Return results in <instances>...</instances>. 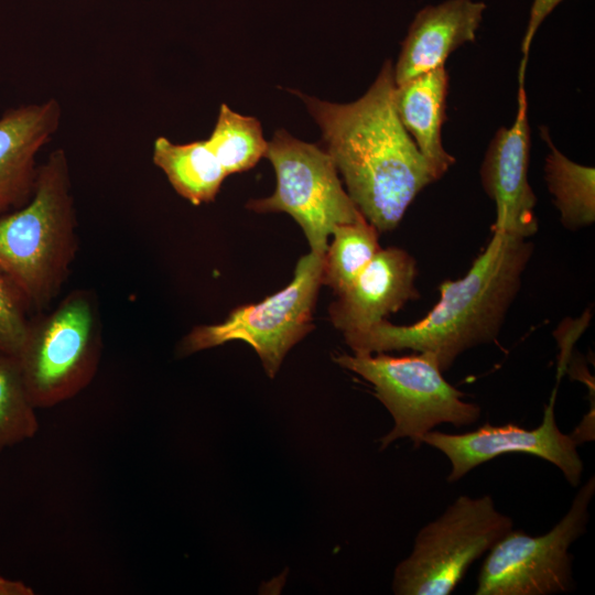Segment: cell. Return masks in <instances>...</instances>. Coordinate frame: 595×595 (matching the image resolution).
I'll list each match as a JSON object with an SVG mask.
<instances>
[{
  "instance_id": "obj_1",
  "label": "cell",
  "mask_w": 595,
  "mask_h": 595,
  "mask_svg": "<svg viewBox=\"0 0 595 595\" xmlns=\"http://www.w3.org/2000/svg\"><path fill=\"white\" fill-rule=\"evenodd\" d=\"M394 91L388 60L368 90L353 102L296 93L318 125L346 192L379 232L394 229L416 195L437 181L399 119Z\"/></svg>"
},
{
  "instance_id": "obj_2",
  "label": "cell",
  "mask_w": 595,
  "mask_h": 595,
  "mask_svg": "<svg viewBox=\"0 0 595 595\" xmlns=\"http://www.w3.org/2000/svg\"><path fill=\"white\" fill-rule=\"evenodd\" d=\"M532 252L528 238L493 230L467 273L440 284V300L423 318L410 325L382 320L343 334L345 343L355 354L430 351L444 372L465 350L497 339Z\"/></svg>"
},
{
  "instance_id": "obj_3",
  "label": "cell",
  "mask_w": 595,
  "mask_h": 595,
  "mask_svg": "<svg viewBox=\"0 0 595 595\" xmlns=\"http://www.w3.org/2000/svg\"><path fill=\"white\" fill-rule=\"evenodd\" d=\"M69 164L60 148L39 165L32 198L0 216V273L29 309L43 311L67 281L78 250Z\"/></svg>"
},
{
  "instance_id": "obj_4",
  "label": "cell",
  "mask_w": 595,
  "mask_h": 595,
  "mask_svg": "<svg viewBox=\"0 0 595 595\" xmlns=\"http://www.w3.org/2000/svg\"><path fill=\"white\" fill-rule=\"evenodd\" d=\"M102 355V326L95 293L75 289L47 313L29 320L17 358L33 407L68 401L94 380Z\"/></svg>"
},
{
  "instance_id": "obj_5",
  "label": "cell",
  "mask_w": 595,
  "mask_h": 595,
  "mask_svg": "<svg viewBox=\"0 0 595 595\" xmlns=\"http://www.w3.org/2000/svg\"><path fill=\"white\" fill-rule=\"evenodd\" d=\"M333 360L371 383L376 398L390 412L393 428L379 440L381 451L402 437L419 447L422 436L435 426L450 423L461 428L480 416V408L464 401L465 394L445 380L433 353L399 357L353 353L336 355Z\"/></svg>"
},
{
  "instance_id": "obj_6",
  "label": "cell",
  "mask_w": 595,
  "mask_h": 595,
  "mask_svg": "<svg viewBox=\"0 0 595 595\" xmlns=\"http://www.w3.org/2000/svg\"><path fill=\"white\" fill-rule=\"evenodd\" d=\"M512 529L489 495H461L416 533L411 553L394 569L393 593L451 594L474 561Z\"/></svg>"
},
{
  "instance_id": "obj_7",
  "label": "cell",
  "mask_w": 595,
  "mask_h": 595,
  "mask_svg": "<svg viewBox=\"0 0 595 595\" xmlns=\"http://www.w3.org/2000/svg\"><path fill=\"white\" fill-rule=\"evenodd\" d=\"M323 257L310 251L299 259L291 282L282 290L258 303L235 307L220 323L193 327L180 342L177 355L241 340L257 353L267 376L274 378L290 349L315 328Z\"/></svg>"
},
{
  "instance_id": "obj_8",
  "label": "cell",
  "mask_w": 595,
  "mask_h": 595,
  "mask_svg": "<svg viewBox=\"0 0 595 595\" xmlns=\"http://www.w3.org/2000/svg\"><path fill=\"white\" fill-rule=\"evenodd\" d=\"M272 164L277 186L271 196L250 199L255 213H286L302 228L310 249L324 255L335 226L363 218L343 186L327 151L279 129L268 142L266 156Z\"/></svg>"
},
{
  "instance_id": "obj_9",
  "label": "cell",
  "mask_w": 595,
  "mask_h": 595,
  "mask_svg": "<svg viewBox=\"0 0 595 595\" xmlns=\"http://www.w3.org/2000/svg\"><path fill=\"white\" fill-rule=\"evenodd\" d=\"M595 493L591 477L578 489L564 517L547 533L511 530L489 551L477 578L476 595H552L574 589L570 547L589 519Z\"/></svg>"
},
{
  "instance_id": "obj_10",
  "label": "cell",
  "mask_w": 595,
  "mask_h": 595,
  "mask_svg": "<svg viewBox=\"0 0 595 595\" xmlns=\"http://www.w3.org/2000/svg\"><path fill=\"white\" fill-rule=\"evenodd\" d=\"M555 397L553 390L544 407L541 424L532 430L508 423L491 425L486 423L477 430L464 434H447L430 431L422 436L428 444L442 452L451 463L447 482L463 478L473 468L499 455L524 453L538 456L555 465L571 486H577L584 470L577 453V444L570 434H564L555 420Z\"/></svg>"
},
{
  "instance_id": "obj_11",
  "label": "cell",
  "mask_w": 595,
  "mask_h": 595,
  "mask_svg": "<svg viewBox=\"0 0 595 595\" xmlns=\"http://www.w3.org/2000/svg\"><path fill=\"white\" fill-rule=\"evenodd\" d=\"M524 71L519 69L518 108L513 123L491 139L480 167L485 193L496 206L493 230L529 238L538 230L537 197L529 184L530 127Z\"/></svg>"
},
{
  "instance_id": "obj_12",
  "label": "cell",
  "mask_w": 595,
  "mask_h": 595,
  "mask_svg": "<svg viewBox=\"0 0 595 595\" xmlns=\"http://www.w3.org/2000/svg\"><path fill=\"white\" fill-rule=\"evenodd\" d=\"M415 259L398 247L380 249L328 307L343 334L367 328L419 299Z\"/></svg>"
},
{
  "instance_id": "obj_13",
  "label": "cell",
  "mask_w": 595,
  "mask_h": 595,
  "mask_svg": "<svg viewBox=\"0 0 595 595\" xmlns=\"http://www.w3.org/2000/svg\"><path fill=\"white\" fill-rule=\"evenodd\" d=\"M58 100L21 105L0 117V216L24 206L33 196L36 155L57 131Z\"/></svg>"
},
{
  "instance_id": "obj_14",
  "label": "cell",
  "mask_w": 595,
  "mask_h": 595,
  "mask_svg": "<svg viewBox=\"0 0 595 595\" xmlns=\"http://www.w3.org/2000/svg\"><path fill=\"white\" fill-rule=\"evenodd\" d=\"M485 9V3L472 0H447L422 9L393 66L396 85L444 66L453 51L474 42Z\"/></svg>"
},
{
  "instance_id": "obj_15",
  "label": "cell",
  "mask_w": 595,
  "mask_h": 595,
  "mask_svg": "<svg viewBox=\"0 0 595 595\" xmlns=\"http://www.w3.org/2000/svg\"><path fill=\"white\" fill-rule=\"evenodd\" d=\"M447 90L448 74L442 66L396 85L394 91L399 119L437 180L455 162L442 142Z\"/></svg>"
},
{
  "instance_id": "obj_16",
  "label": "cell",
  "mask_w": 595,
  "mask_h": 595,
  "mask_svg": "<svg viewBox=\"0 0 595 595\" xmlns=\"http://www.w3.org/2000/svg\"><path fill=\"white\" fill-rule=\"evenodd\" d=\"M152 161L174 191L195 206L214 202L228 176L206 140L174 143L159 137L153 143Z\"/></svg>"
},
{
  "instance_id": "obj_17",
  "label": "cell",
  "mask_w": 595,
  "mask_h": 595,
  "mask_svg": "<svg viewBox=\"0 0 595 595\" xmlns=\"http://www.w3.org/2000/svg\"><path fill=\"white\" fill-rule=\"evenodd\" d=\"M541 137L549 147L544 177L560 213L562 225L577 230L595 220V170L565 156L552 142L549 130L541 128Z\"/></svg>"
},
{
  "instance_id": "obj_18",
  "label": "cell",
  "mask_w": 595,
  "mask_h": 595,
  "mask_svg": "<svg viewBox=\"0 0 595 595\" xmlns=\"http://www.w3.org/2000/svg\"><path fill=\"white\" fill-rule=\"evenodd\" d=\"M323 257L322 282L335 294L343 291L381 249L379 231L365 217L334 227Z\"/></svg>"
},
{
  "instance_id": "obj_19",
  "label": "cell",
  "mask_w": 595,
  "mask_h": 595,
  "mask_svg": "<svg viewBox=\"0 0 595 595\" xmlns=\"http://www.w3.org/2000/svg\"><path fill=\"white\" fill-rule=\"evenodd\" d=\"M206 143L227 175L252 169L268 149L259 120L240 115L226 104L220 105Z\"/></svg>"
},
{
  "instance_id": "obj_20",
  "label": "cell",
  "mask_w": 595,
  "mask_h": 595,
  "mask_svg": "<svg viewBox=\"0 0 595 595\" xmlns=\"http://www.w3.org/2000/svg\"><path fill=\"white\" fill-rule=\"evenodd\" d=\"M35 411L17 358L0 351V454L36 435Z\"/></svg>"
},
{
  "instance_id": "obj_21",
  "label": "cell",
  "mask_w": 595,
  "mask_h": 595,
  "mask_svg": "<svg viewBox=\"0 0 595 595\" xmlns=\"http://www.w3.org/2000/svg\"><path fill=\"white\" fill-rule=\"evenodd\" d=\"M30 311L19 290L0 273V351L15 356L25 336Z\"/></svg>"
},
{
  "instance_id": "obj_22",
  "label": "cell",
  "mask_w": 595,
  "mask_h": 595,
  "mask_svg": "<svg viewBox=\"0 0 595 595\" xmlns=\"http://www.w3.org/2000/svg\"><path fill=\"white\" fill-rule=\"evenodd\" d=\"M32 587L19 580H11L0 575V595H33Z\"/></svg>"
}]
</instances>
